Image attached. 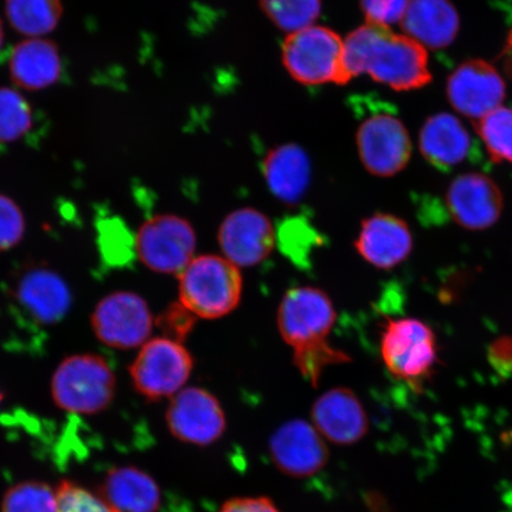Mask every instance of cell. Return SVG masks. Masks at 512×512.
<instances>
[{"mask_svg":"<svg viewBox=\"0 0 512 512\" xmlns=\"http://www.w3.org/2000/svg\"><path fill=\"white\" fill-rule=\"evenodd\" d=\"M347 82L363 74L398 92L416 91L432 82L426 48L382 25L364 24L344 40Z\"/></svg>","mask_w":512,"mask_h":512,"instance_id":"cell-1","label":"cell"},{"mask_svg":"<svg viewBox=\"0 0 512 512\" xmlns=\"http://www.w3.org/2000/svg\"><path fill=\"white\" fill-rule=\"evenodd\" d=\"M336 318L328 293L316 287H294L279 305L280 335L293 350L294 366L312 386H317L326 367L350 362L347 354L329 343Z\"/></svg>","mask_w":512,"mask_h":512,"instance_id":"cell-2","label":"cell"},{"mask_svg":"<svg viewBox=\"0 0 512 512\" xmlns=\"http://www.w3.org/2000/svg\"><path fill=\"white\" fill-rule=\"evenodd\" d=\"M178 277L179 303L197 318L219 319L239 306L240 268L220 255H200Z\"/></svg>","mask_w":512,"mask_h":512,"instance_id":"cell-3","label":"cell"},{"mask_svg":"<svg viewBox=\"0 0 512 512\" xmlns=\"http://www.w3.org/2000/svg\"><path fill=\"white\" fill-rule=\"evenodd\" d=\"M117 390L110 364L94 354L73 355L63 360L51 379L55 405L64 412L98 414L110 407Z\"/></svg>","mask_w":512,"mask_h":512,"instance_id":"cell-4","label":"cell"},{"mask_svg":"<svg viewBox=\"0 0 512 512\" xmlns=\"http://www.w3.org/2000/svg\"><path fill=\"white\" fill-rule=\"evenodd\" d=\"M381 357L390 374L422 389L439 361L437 337L416 318H389L381 334Z\"/></svg>","mask_w":512,"mask_h":512,"instance_id":"cell-5","label":"cell"},{"mask_svg":"<svg viewBox=\"0 0 512 512\" xmlns=\"http://www.w3.org/2000/svg\"><path fill=\"white\" fill-rule=\"evenodd\" d=\"M281 59L287 73L300 85L348 83L344 74V40L322 25H311L287 35Z\"/></svg>","mask_w":512,"mask_h":512,"instance_id":"cell-6","label":"cell"},{"mask_svg":"<svg viewBox=\"0 0 512 512\" xmlns=\"http://www.w3.org/2000/svg\"><path fill=\"white\" fill-rule=\"evenodd\" d=\"M194 370V358L181 341L170 337L149 339L130 367L134 389L149 401L174 398Z\"/></svg>","mask_w":512,"mask_h":512,"instance_id":"cell-7","label":"cell"},{"mask_svg":"<svg viewBox=\"0 0 512 512\" xmlns=\"http://www.w3.org/2000/svg\"><path fill=\"white\" fill-rule=\"evenodd\" d=\"M197 236L188 220L174 214L151 217L136 235V252L152 272L181 274L195 258Z\"/></svg>","mask_w":512,"mask_h":512,"instance_id":"cell-8","label":"cell"},{"mask_svg":"<svg viewBox=\"0 0 512 512\" xmlns=\"http://www.w3.org/2000/svg\"><path fill=\"white\" fill-rule=\"evenodd\" d=\"M96 338L107 347L119 350L142 348L151 339L152 312L139 294L120 291L102 298L92 313Z\"/></svg>","mask_w":512,"mask_h":512,"instance_id":"cell-9","label":"cell"},{"mask_svg":"<svg viewBox=\"0 0 512 512\" xmlns=\"http://www.w3.org/2000/svg\"><path fill=\"white\" fill-rule=\"evenodd\" d=\"M358 155L371 175L392 177L406 168L412 156V140L405 125L392 114H374L356 134Z\"/></svg>","mask_w":512,"mask_h":512,"instance_id":"cell-10","label":"cell"},{"mask_svg":"<svg viewBox=\"0 0 512 512\" xmlns=\"http://www.w3.org/2000/svg\"><path fill=\"white\" fill-rule=\"evenodd\" d=\"M165 419L176 439L195 446L213 445L227 430L220 401L198 387L184 388L171 398Z\"/></svg>","mask_w":512,"mask_h":512,"instance_id":"cell-11","label":"cell"},{"mask_svg":"<svg viewBox=\"0 0 512 512\" xmlns=\"http://www.w3.org/2000/svg\"><path fill=\"white\" fill-rule=\"evenodd\" d=\"M507 86L501 73L488 61H465L453 70L446 83L453 110L477 121L501 107Z\"/></svg>","mask_w":512,"mask_h":512,"instance_id":"cell-12","label":"cell"},{"mask_svg":"<svg viewBox=\"0 0 512 512\" xmlns=\"http://www.w3.org/2000/svg\"><path fill=\"white\" fill-rule=\"evenodd\" d=\"M268 450L277 469L293 478L316 475L330 457L322 434L302 419H293L278 427L271 435Z\"/></svg>","mask_w":512,"mask_h":512,"instance_id":"cell-13","label":"cell"},{"mask_svg":"<svg viewBox=\"0 0 512 512\" xmlns=\"http://www.w3.org/2000/svg\"><path fill=\"white\" fill-rule=\"evenodd\" d=\"M446 207L459 227L479 232L501 219L504 198L494 179L479 172H467L448 185Z\"/></svg>","mask_w":512,"mask_h":512,"instance_id":"cell-14","label":"cell"},{"mask_svg":"<svg viewBox=\"0 0 512 512\" xmlns=\"http://www.w3.org/2000/svg\"><path fill=\"white\" fill-rule=\"evenodd\" d=\"M277 234L261 211L242 208L230 213L219 229V245L224 258L236 267H253L268 258Z\"/></svg>","mask_w":512,"mask_h":512,"instance_id":"cell-15","label":"cell"},{"mask_svg":"<svg viewBox=\"0 0 512 512\" xmlns=\"http://www.w3.org/2000/svg\"><path fill=\"white\" fill-rule=\"evenodd\" d=\"M312 424L325 440L351 446L366 437L369 419L358 396L348 388H334L313 403Z\"/></svg>","mask_w":512,"mask_h":512,"instance_id":"cell-16","label":"cell"},{"mask_svg":"<svg viewBox=\"0 0 512 512\" xmlns=\"http://www.w3.org/2000/svg\"><path fill=\"white\" fill-rule=\"evenodd\" d=\"M413 235L400 217L376 213L362 221L355 241L358 254L379 270H392L405 261L413 251Z\"/></svg>","mask_w":512,"mask_h":512,"instance_id":"cell-17","label":"cell"},{"mask_svg":"<svg viewBox=\"0 0 512 512\" xmlns=\"http://www.w3.org/2000/svg\"><path fill=\"white\" fill-rule=\"evenodd\" d=\"M62 72L60 48L48 37L24 38L11 50L10 80L19 91H44L60 81Z\"/></svg>","mask_w":512,"mask_h":512,"instance_id":"cell-18","label":"cell"},{"mask_svg":"<svg viewBox=\"0 0 512 512\" xmlns=\"http://www.w3.org/2000/svg\"><path fill=\"white\" fill-rule=\"evenodd\" d=\"M23 309L41 324L59 323L72 306V293L59 274L38 267L24 273L16 287Z\"/></svg>","mask_w":512,"mask_h":512,"instance_id":"cell-19","label":"cell"},{"mask_svg":"<svg viewBox=\"0 0 512 512\" xmlns=\"http://www.w3.org/2000/svg\"><path fill=\"white\" fill-rule=\"evenodd\" d=\"M403 34L428 49L450 47L460 30V17L451 0H411L401 21Z\"/></svg>","mask_w":512,"mask_h":512,"instance_id":"cell-20","label":"cell"},{"mask_svg":"<svg viewBox=\"0 0 512 512\" xmlns=\"http://www.w3.org/2000/svg\"><path fill=\"white\" fill-rule=\"evenodd\" d=\"M262 172L274 197L287 206H296L310 187L311 160L302 146L284 144L267 153Z\"/></svg>","mask_w":512,"mask_h":512,"instance_id":"cell-21","label":"cell"},{"mask_svg":"<svg viewBox=\"0 0 512 512\" xmlns=\"http://www.w3.org/2000/svg\"><path fill=\"white\" fill-rule=\"evenodd\" d=\"M98 496L112 512H158L162 505L156 480L134 466L108 471Z\"/></svg>","mask_w":512,"mask_h":512,"instance_id":"cell-22","label":"cell"},{"mask_svg":"<svg viewBox=\"0 0 512 512\" xmlns=\"http://www.w3.org/2000/svg\"><path fill=\"white\" fill-rule=\"evenodd\" d=\"M422 157L439 170L462 164L471 149V137L462 121L450 113L432 115L422 125L419 137Z\"/></svg>","mask_w":512,"mask_h":512,"instance_id":"cell-23","label":"cell"},{"mask_svg":"<svg viewBox=\"0 0 512 512\" xmlns=\"http://www.w3.org/2000/svg\"><path fill=\"white\" fill-rule=\"evenodd\" d=\"M63 15V0H5L6 19L24 38L47 37L59 27Z\"/></svg>","mask_w":512,"mask_h":512,"instance_id":"cell-24","label":"cell"},{"mask_svg":"<svg viewBox=\"0 0 512 512\" xmlns=\"http://www.w3.org/2000/svg\"><path fill=\"white\" fill-rule=\"evenodd\" d=\"M34 123V110L22 91L14 86L0 87V145L27 137Z\"/></svg>","mask_w":512,"mask_h":512,"instance_id":"cell-25","label":"cell"},{"mask_svg":"<svg viewBox=\"0 0 512 512\" xmlns=\"http://www.w3.org/2000/svg\"><path fill=\"white\" fill-rule=\"evenodd\" d=\"M259 6L288 35L315 25L322 12V0H259Z\"/></svg>","mask_w":512,"mask_h":512,"instance_id":"cell-26","label":"cell"},{"mask_svg":"<svg viewBox=\"0 0 512 512\" xmlns=\"http://www.w3.org/2000/svg\"><path fill=\"white\" fill-rule=\"evenodd\" d=\"M475 124L490 158L512 165V108L501 106Z\"/></svg>","mask_w":512,"mask_h":512,"instance_id":"cell-27","label":"cell"},{"mask_svg":"<svg viewBox=\"0 0 512 512\" xmlns=\"http://www.w3.org/2000/svg\"><path fill=\"white\" fill-rule=\"evenodd\" d=\"M2 512H59L56 491L46 483H18L5 492Z\"/></svg>","mask_w":512,"mask_h":512,"instance_id":"cell-28","label":"cell"},{"mask_svg":"<svg viewBox=\"0 0 512 512\" xmlns=\"http://www.w3.org/2000/svg\"><path fill=\"white\" fill-rule=\"evenodd\" d=\"M59 512H112L99 496L64 479L56 489Z\"/></svg>","mask_w":512,"mask_h":512,"instance_id":"cell-29","label":"cell"},{"mask_svg":"<svg viewBox=\"0 0 512 512\" xmlns=\"http://www.w3.org/2000/svg\"><path fill=\"white\" fill-rule=\"evenodd\" d=\"M27 223L23 210L9 196L0 194V252L10 251L24 238Z\"/></svg>","mask_w":512,"mask_h":512,"instance_id":"cell-30","label":"cell"},{"mask_svg":"<svg viewBox=\"0 0 512 512\" xmlns=\"http://www.w3.org/2000/svg\"><path fill=\"white\" fill-rule=\"evenodd\" d=\"M411 0H360L361 10L367 23L390 25L401 23Z\"/></svg>","mask_w":512,"mask_h":512,"instance_id":"cell-31","label":"cell"},{"mask_svg":"<svg viewBox=\"0 0 512 512\" xmlns=\"http://www.w3.org/2000/svg\"><path fill=\"white\" fill-rule=\"evenodd\" d=\"M219 512H280L268 497H236L224 503Z\"/></svg>","mask_w":512,"mask_h":512,"instance_id":"cell-32","label":"cell"},{"mask_svg":"<svg viewBox=\"0 0 512 512\" xmlns=\"http://www.w3.org/2000/svg\"><path fill=\"white\" fill-rule=\"evenodd\" d=\"M195 316L179 303L178 307H172L165 316L166 329L171 332L170 338L181 341L184 335H187L194 324Z\"/></svg>","mask_w":512,"mask_h":512,"instance_id":"cell-33","label":"cell"},{"mask_svg":"<svg viewBox=\"0 0 512 512\" xmlns=\"http://www.w3.org/2000/svg\"><path fill=\"white\" fill-rule=\"evenodd\" d=\"M489 360L499 374L512 373V337L504 336L496 339L489 350Z\"/></svg>","mask_w":512,"mask_h":512,"instance_id":"cell-34","label":"cell"},{"mask_svg":"<svg viewBox=\"0 0 512 512\" xmlns=\"http://www.w3.org/2000/svg\"><path fill=\"white\" fill-rule=\"evenodd\" d=\"M5 43V30L2 18H0V51L4 48Z\"/></svg>","mask_w":512,"mask_h":512,"instance_id":"cell-35","label":"cell"},{"mask_svg":"<svg viewBox=\"0 0 512 512\" xmlns=\"http://www.w3.org/2000/svg\"><path fill=\"white\" fill-rule=\"evenodd\" d=\"M508 48L512 50V30L510 31L509 37H508Z\"/></svg>","mask_w":512,"mask_h":512,"instance_id":"cell-36","label":"cell"},{"mask_svg":"<svg viewBox=\"0 0 512 512\" xmlns=\"http://www.w3.org/2000/svg\"><path fill=\"white\" fill-rule=\"evenodd\" d=\"M3 400V395H2V392H0V402H2Z\"/></svg>","mask_w":512,"mask_h":512,"instance_id":"cell-37","label":"cell"}]
</instances>
